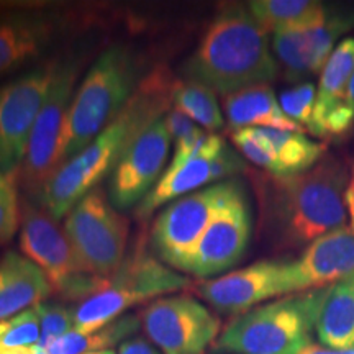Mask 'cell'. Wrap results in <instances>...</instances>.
<instances>
[{"label":"cell","mask_w":354,"mask_h":354,"mask_svg":"<svg viewBox=\"0 0 354 354\" xmlns=\"http://www.w3.org/2000/svg\"><path fill=\"white\" fill-rule=\"evenodd\" d=\"M300 354H354V346L344 348V349H335V348H326L320 343L313 342L312 344H308L307 348L302 349V353Z\"/></svg>","instance_id":"35"},{"label":"cell","mask_w":354,"mask_h":354,"mask_svg":"<svg viewBox=\"0 0 354 354\" xmlns=\"http://www.w3.org/2000/svg\"><path fill=\"white\" fill-rule=\"evenodd\" d=\"M317 104V87L312 82H300L286 88L279 95V105L287 118L295 122L304 130L310 131Z\"/></svg>","instance_id":"30"},{"label":"cell","mask_w":354,"mask_h":354,"mask_svg":"<svg viewBox=\"0 0 354 354\" xmlns=\"http://www.w3.org/2000/svg\"><path fill=\"white\" fill-rule=\"evenodd\" d=\"M172 84L165 73L146 77L120 115L81 153L57 167L38 196L39 207L59 221L81 198L97 189V184L117 166L136 133L165 117L162 112L171 105Z\"/></svg>","instance_id":"2"},{"label":"cell","mask_w":354,"mask_h":354,"mask_svg":"<svg viewBox=\"0 0 354 354\" xmlns=\"http://www.w3.org/2000/svg\"><path fill=\"white\" fill-rule=\"evenodd\" d=\"M315 336L318 343L326 348L354 346V274L326 287Z\"/></svg>","instance_id":"23"},{"label":"cell","mask_w":354,"mask_h":354,"mask_svg":"<svg viewBox=\"0 0 354 354\" xmlns=\"http://www.w3.org/2000/svg\"><path fill=\"white\" fill-rule=\"evenodd\" d=\"M171 105L194 123H198L205 131H218L225 125L216 94L201 82L189 81V79L174 81L171 91Z\"/></svg>","instance_id":"24"},{"label":"cell","mask_w":354,"mask_h":354,"mask_svg":"<svg viewBox=\"0 0 354 354\" xmlns=\"http://www.w3.org/2000/svg\"><path fill=\"white\" fill-rule=\"evenodd\" d=\"M0 354H48L37 346L32 348H13V349H0Z\"/></svg>","instance_id":"37"},{"label":"cell","mask_w":354,"mask_h":354,"mask_svg":"<svg viewBox=\"0 0 354 354\" xmlns=\"http://www.w3.org/2000/svg\"><path fill=\"white\" fill-rule=\"evenodd\" d=\"M348 180L346 167L333 156L299 174L261 180V223L269 241L279 248L308 246L346 227Z\"/></svg>","instance_id":"1"},{"label":"cell","mask_w":354,"mask_h":354,"mask_svg":"<svg viewBox=\"0 0 354 354\" xmlns=\"http://www.w3.org/2000/svg\"><path fill=\"white\" fill-rule=\"evenodd\" d=\"M344 203H346V212L349 218H351V230L354 232V171L348 180L346 192H344Z\"/></svg>","instance_id":"36"},{"label":"cell","mask_w":354,"mask_h":354,"mask_svg":"<svg viewBox=\"0 0 354 354\" xmlns=\"http://www.w3.org/2000/svg\"><path fill=\"white\" fill-rule=\"evenodd\" d=\"M197 294L216 312L241 315L266 300L297 294L294 259H263L223 276L203 281Z\"/></svg>","instance_id":"13"},{"label":"cell","mask_w":354,"mask_h":354,"mask_svg":"<svg viewBox=\"0 0 354 354\" xmlns=\"http://www.w3.org/2000/svg\"><path fill=\"white\" fill-rule=\"evenodd\" d=\"M53 294V287L37 264L17 253L0 261V322L37 307Z\"/></svg>","instance_id":"21"},{"label":"cell","mask_w":354,"mask_h":354,"mask_svg":"<svg viewBox=\"0 0 354 354\" xmlns=\"http://www.w3.org/2000/svg\"><path fill=\"white\" fill-rule=\"evenodd\" d=\"M87 354H115L112 349H105V351H95V353H87Z\"/></svg>","instance_id":"39"},{"label":"cell","mask_w":354,"mask_h":354,"mask_svg":"<svg viewBox=\"0 0 354 354\" xmlns=\"http://www.w3.org/2000/svg\"><path fill=\"white\" fill-rule=\"evenodd\" d=\"M20 202L17 172H0V245L10 241L19 230Z\"/></svg>","instance_id":"32"},{"label":"cell","mask_w":354,"mask_h":354,"mask_svg":"<svg viewBox=\"0 0 354 354\" xmlns=\"http://www.w3.org/2000/svg\"><path fill=\"white\" fill-rule=\"evenodd\" d=\"M354 74V38H344L335 48L323 68L317 87L312 135L328 138L346 133L354 123V112L348 105V91Z\"/></svg>","instance_id":"18"},{"label":"cell","mask_w":354,"mask_h":354,"mask_svg":"<svg viewBox=\"0 0 354 354\" xmlns=\"http://www.w3.org/2000/svg\"><path fill=\"white\" fill-rule=\"evenodd\" d=\"M250 236L251 215L245 187L240 180H234L232 192L198 240L189 261L187 274L207 279L228 271L241 261Z\"/></svg>","instance_id":"15"},{"label":"cell","mask_w":354,"mask_h":354,"mask_svg":"<svg viewBox=\"0 0 354 354\" xmlns=\"http://www.w3.org/2000/svg\"><path fill=\"white\" fill-rule=\"evenodd\" d=\"M20 251L38 266L53 292L68 300H86L107 284L109 277L84 271L64 230L39 205L26 202L20 210Z\"/></svg>","instance_id":"7"},{"label":"cell","mask_w":354,"mask_h":354,"mask_svg":"<svg viewBox=\"0 0 354 354\" xmlns=\"http://www.w3.org/2000/svg\"><path fill=\"white\" fill-rule=\"evenodd\" d=\"M225 113L234 131L245 128H274V130H305L282 112L279 99L269 84L243 88L225 97Z\"/></svg>","instance_id":"22"},{"label":"cell","mask_w":354,"mask_h":354,"mask_svg":"<svg viewBox=\"0 0 354 354\" xmlns=\"http://www.w3.org/2000/svg\"><path fill=\"white\" fill-rule=\"evenodd\" d=\"M39 317L37 310L28 308L19 315L0 322V349L32 348L39 342Z\"/></svg>","instance_id":"29"},{"label":"cell","mask_w":354,"mask_h":354,"mask_svg":"<svg viewBox=\"0 0 354 354\" xmlns=\"http://www.w3.org/2000/svg\"><path fill=\"white\" fill-rule=\"evenodd\" d=\"M118 354H161L156 348L146 342L145 338L140 336H133V338L127 339L118 348Z\"/></svg>","instance_id":"34"},{"label":"cell","mask_w":354,"mask_h":354,"mask_svg":"<svg viewBox=\"0 0 354 354\" xmlns=\"http://www.w3.org/2000/svg\"><path fill=\"white\" fill-rule=\"evenodd\" d=\"M225 145L227 143L221 136L209 133L184 165L167 167L151 192L140 202L136 215L146 218L165 203L174 202L214 183V161Z\"/></svg>","instance_id":"20"},{"label":"cell","mask_w":354,"mask_h":354,"mask_svg":"<svg viewBox=\"0 0 354 354\" xmlns=\"http://www.w3.org/2000/svg\"><path fill=\"white\" fill-rule=\"evenodd\" d=\"M35 310L39 317V328H41L37 348L43 351H46L56 339L74 331V310L61 304L46 302L38 304Z\"/></svg>","instance_id":"31"},{"label":"cell","mask_w":354,"mask_h":354,"mask_svg":"<svg viewBox=\"0 0 354 354\" xmlns=\"http://www.w3.org/2000/svg\"><path fill=\"white\" fill-rule=\"evenodd\" d=\"M354 274V232L343 227L310 243L294 259L297 292L330 286Z\"/></svg>","instance_id":"19"},{"label":"cell","mask_w":354,"mask_h":354,"mask_svg":"<svg viewBox=\"0 0 354 354\" xmlns=\"http://www.w3.org/2000/svg\"><path fill=\"white\" fill-rule=\"evenodd\" d=\"M348 105H349V109L354 112V74H353L351 84H349V91H348Z\"/></svg>","instance_id":"38"},{"label":"cell","mask_w":354,"mask_h":354,"mask_svg":"<svg viewBox=\"0 0 354 354\" xmlns=\"http://www.w3.org/2000/svg\"><path fill=\"white\" fill-rule=\"evenodd\" d=\"M189 284V279L166 268L162 261L140 248L107 279L104 289L77 305L74 331L95 333L123 317L125 310L145 300L183 290Z\"/></svg>","instance_id":"6"},{"label":"cell","mask_w":354,"mask_h":354,"mask_svg":"<svg viewBox=\"0 0 354 354\" xmlns=\"http://www.w3.org/2000/svg\"><path fill=\"white\" fill-rule=\"evenodd\" d=\"M138 77V57L123 44H113L97 57L71 102L59 166L81 153L120 115L136 92Z\"/></svg>","instance_id":"4"},{"label":"cell","mask_w":354,"mask_h":354,"mask_svg":"<svg viewBox=\"0 0 354 354\" xmlns=\"http://www.w3.org/2000/svg\"><path fill=\"white\" fill-rule=\"evenodd\" d=\"M246 169L245 161L238 156L233 149L228 148V145L223 146L218 156L214 161V180L225 179V177H232L240 174Z\"/></svg>","instance_id":"33"},{"label":"cell","mask_w":354,"mask_h":354,"mask_svg":"<svg viewBox=\"0 0 354 354\" xmlns=\"http://www.w3.org/2000/svg\"><path fill=\"white\" fill-rule=\"evenodd\" d=\"M171 141L165 117L136 133L110 177L109 197L115 209H131L151 192L166 166Z\"/></svg>","instance_id":"16"},{"label":"cell","mask_w":354,"mask_h":354,"mask_svg":"<svg viewBox=\"0 0 354 354\" xmlns=\"http://www.w3.org/2000/svg\"><path fill=\"white\" fill-rule=\"evenodd\" d=\"M165 120L171 138L176 143L174 156H172L169 167H177L184 165L196 153L198 145L202 143L209 133H205L203 128L197 127L189 117H185L184 113L177 112L174 109L165 115Z\"/></svg>","instance_id":"28"},{"label":"cell","mask_w":354,"mask_h":354,"mask_svg":"<svg viewBox=\"0 0 354 354\" xmlns=\"http://www.w3.org/2000/svg\"><path fill=\"white\" fill-rule=\"evenodd\" d=\"M138 317L161 354H202L220 333L218 318L192 295L159 297Z\"/></svg>","instance_id":"11"},{"label":"cell","mask_w":354,"mask_h":354,"mask_svg":"<svg viewBox=\"0 0 354 354\" xmlns=\"http://www.w3.org/2000/svg\"><path fill=\"white\" fill-rule=\"evenodd\" d=\"M64 233L84 271L110 277L125 261L128 221L94 189L66 215Z\"/></svg>","instance_id":"9"},{"label":"cell","mask_w":354,"mask_h":354,"mask_svg":"<svg viewBox=\"0 0 354 354\" xmlns=\"http://www.w3.org/2000/svg\"><path fill=\"white\" fill-rule=\"evenodd\" d=\"M233 180H225L171 202L153 223V248L159 261L179 272H187L198 240L214 215L232 192Z\"/></svg>","instance_id":"10"},{"label":"cell","mask_w":354,"mask_h":354,"mask_svg":"<svg viewBox=\"0 0 354 354\" xmlns=\"http://www.w3.org/2000/svg\"><path fill=\"white\" fill-rule=\"evenodd\" d=\"M325 3L315 0H253L248 8L266 32L289 28L315 19L325 10Z\"/></svg>","instance_id":"27"},{"label":"cell","mask_w":354,"mask_h":354,"mask_svg":"<svg viewBox=\"0 0 354 354\" xmlns=\"http://www.w3.org/2000/svg\"><path fill=\"white\" fill-rule=\"evenodd\" d=\"M354 26V10H331L325 7L320 15L305 24L274 32L272 53L284 68L286 79L299 82L322 74L339 38Z\"/></svg>","instance_id":"12"},{"label":"cell","mask_w":354,"mask_h":354,"mask_svg":"<svg viewBox=\"0 0 354 354\" xmlns=\"http://www.w3.org/2000/svg\"><path fill=\"white\" fill-rule=\"evenodd\" d=\"M263 131L276 151L284 177L308 171L325 154V146L307 138L304 133L274 128H263Z\"/></svg>","instance_id":"26"},{"label":"cell","mask_w":354,"mask_h":354,"mask_svg":"<svg viewBox=\"0 0 354 354\" xmlns=\"http://www.w3.org/2000/svg\"><path fill=\"white\" fill-rule=\"evenodd\" d=\"M326 287L248 310L228 323L215 348L228 354H300L313 343Z\"/></svg>","instance_id":"5"},{"label":"cell","mask_w":354,"mask_h":354,"mask_svg":"<svg viewBox=\"0 0 354 354\" xmlns=\"http://www.w3.org/2000/svg\"><path fill=\"white\" fill-rule=\"evenodd\" d=\"M77 76L79 61L76 57L53 63L46 99L35 120L24 161L17 171L19 185L37 198L59 167L61 143Z\"/></svg>","instance_id":"8"},{"label":"cell","mask_w":354,"mask_h":354,"mask_svg":"<svg viewBox=\"0 0 354 354\" xmlns=\"http://www.w3.org/2000/svg\"><path fill=\"white\" fill-rule=\"evenodd\" d=\"M140 326L141 322L138 315H123L95 333L82 335L77 331H71L63 338L56 339L46 351L48 354H87L105 351V349L113 348L117 343L130 339V336L135 335Z\"/></svg>","instance_id":"25"},{"label":"cell","mask_w":354,"mask_h":354,"mask_svg":"<svg viewBox=\"0 0 354 354\" xmlns=\"http://www.w3.org/2000/svg\"><path fill=\"white\" fill-rule=\"evenodd\" d=\"M53 63L0 86V172H17L46 99Z\"/></svg>","instance_id":"14"},{"label":"cell","mask_w":354,"mask_h":354,"mask_svg":"<svg viewBox=\"0 0 354 354\" xmlns=\"http://www.w3.org/2000/svg\"><path fill=\"white\" fill-rule=\"evenodd\" d=\"M268 33L248 6L230 3L216 13L185 61L184 76L225 97L269 84L276 79L279 64Z\"/></svg>","instance_id":"3"},{"label":"cell","mask_w":354,"mask_h":354,"mask_svg":"<svg viewBox=\"0 0 354 354\" xmlns=\"http://www.w3.org/2000/svg\"><path fill=\"white\" fill-rule=\"evenodd\" d=\"M63 24L59 8L0 7V77L41 56L59 35Z\"/></svg>","instance_id":"17"}]
</instances>
